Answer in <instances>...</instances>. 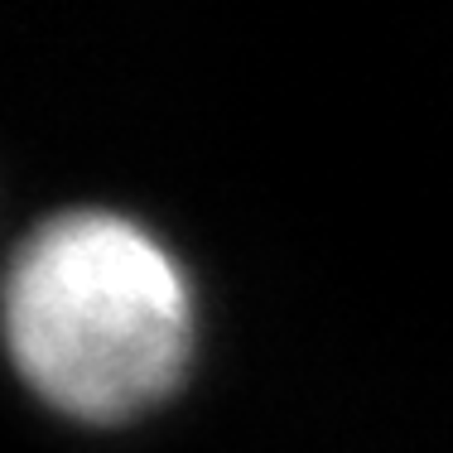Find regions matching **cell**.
I'll return each mask as SVG.
<instances>
[{"label": "cell", "instance_id": "obj_1", "mask_svg": "<svg viewBox=\"0 0 453 453\" xmlns=\"http://www.w3.org/2000/svg\"><path fill=\"white\" fill-rule=\"evenodd\" d=\"M5 342L19 381L53 415L92 429L135 425L188 381L198 295L145 222L63 208L10 256Z\"/></svg>", "mask_w": 453, "mask_h": 453}]
</instances>
